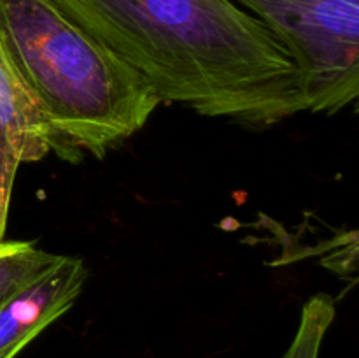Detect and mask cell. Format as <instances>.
Returning a JSON list of instances; mask_svg holds the SVG:
<instances>
[{
	"mask_svg": "<svg viewBox=\"0 0 359 358\" xmlns=\"http://www.w3.org/2000/svg\"><path fill=\"white\" fill-rule=\"evenodd\" d=\"M51 2L165 104L255 126L307 111L290 55L235 0Z\"/></svg>",
	"mask_w": 359,
	"mask_h": 358,
	"instance_id": "1",
	"label": "cell"
},
{
	"mask_svg": "<svg viewBox=\"0 0 359 358\" xmlns=\"http://www.w3.org/2000/svg\"><path fill=\"white\" fill-rule=\"evenodd\" d=\"M62 255L39 248L34 241L0 242V300L51 269Z\"/></svg>",
	"mask_w": 359,
	"mask_h": 358,
	"instance_id": "6",
	"label": "cell"
},
{
	"mask_svg": "<svg viewBox=\"0 0 359 358\" xmlns=\"http://www.w3.org/2000/svg\"><path fill=\"white\" fill-rule=\"evenodd\" d=\"M335 314L337 305L332 295L325 291L312 295L302 307L298 329L283 358H319Z\"/></svg>",
	"mask_w": 359,
	"mask_h": 358,
	"instance_id": "7",
	"label": "cell"
},
{
	"mask_svg": "<svg viewBox=\"0 0 359 358\" xmlns=\"http://www.w3.org/2000/svg\"><path fill=\"white\" fill-rule=\"evenodd\" d=\"M23 81L72 161L104 158L144 128L160 98L140 74L51 0H0Z\"/></svg>",
	"mask_w": 359,
	"mask_h": 358,
	"instance_id": "2",
	"label": "cell"
},
{
	"mask_svg": "<svg viewBox=\"0 0 359 358\" xmlns=\"http://www.w3.org/2000/svg\"><path fill=\"white\" fill-rule=\"evenodd\" d=\"M49 153L72 161L23 81L0 14V242L6 239L18 171Z\"/></svg>",
	"mask_w": 359,
	"mask_h": 358,
	"instance_id": "4",
	"label": "cell"
},
{
	"mask_svg": "<svg viewBox=\"0 0 359 358\" xmlns=\"http://www.w3.org/2000/svg\"><path fill=\"white\" fill-rule=\"evenodd\" d=\"M88 279L81 258L63 256L0 300V358H14L74 305Z\"/></svg>",
	"mask_w": 359,
	"mask_h": 358,
	"instance_id": "5",
	"label": "cell"
},
{
	"mask_svg": "<svg viewBox=\"0 0 359 358\" xmlns=\"http://www.w3.org/2000/svg\"><path fill=\"white\" fill-rule=\"evenodd\" d=\"M290 55L311 112L335 114L359 95V0H235Z\"/></svg>",
	"mask_w": 359,
	"mask_h": 358,
	"instance_id": "3",
	"label": "cell"
}]
</instances>
